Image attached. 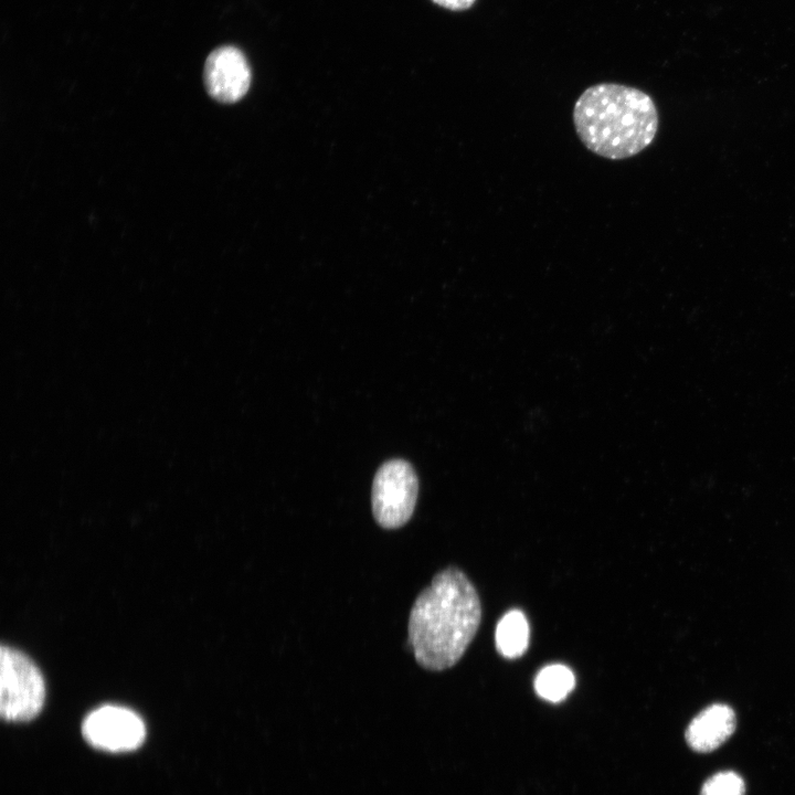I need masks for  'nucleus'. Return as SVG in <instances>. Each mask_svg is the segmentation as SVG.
Masks as SVG:
<instances>
[{"instance_id":"1","label":"nucleus","mask_w":795,"mask_h":795,"mask_svg":"<svg viewBox=\"0 0 795 795\" xmlns=\"http://www.w3.org/2000/svg\"><path fill=\"white\" fill-rule=\"evenodd\" d=\"M481 621L476 589L463 571L448 566L434 575L410 612L407 644L424 669L442 671L463 657Z\"/></svg>"},{"instance_id":"2","label":"nucleus","mask_w":795,"mask_h":795,"mask_svg":"<svg viewBox=\"0 0 795 795\" xmlns=\"http://www.w3.org/2000/svg\"><path fill=\"white\" fill-rule=\"evenodd\" d=\"M573 123L582 144L611 160L636 156L654 141L659 116L645 92L616 83L587 87L573 107Z\"/></svg>"},{"instance_id":"3","label":"nucleus","mask_w":795,"mask_h":795,"mask_svg":"<svg viewBox=\"0 0 795 795\" xmlns=\"http://www.w3.org/2000/svg\"><path fill=\"white\" fill-rule=\"evenodd\" d=\"M0 714L10 722L35 718L45 699V683L40 669L21 651L1 646Z\"/></svg>"},{"instance_id":"4","label":"nucleus","mask_w":795,"mask_h":795,"mask_svg":"<svg viewBox=\"0 0 795 795\" xmlns=\"http://www.w3.org/2000/svg\"><path fill=\"white\" fill-rule=\"evenodd\" d=\"M418 492L416 474L407 462L392 459L377 471L371 492L372 513L384 529L404 526L412 517Z\"/></svg>"},{"instance_id":"5","label":"nucleus","mask_w":795,"mask_h":795,"mask_svg":"<svg viewBox=\"0 0 795 795\" xmlns=\"http://www.w3.org/2000/svg\"><path fill=\"white\" fill-rule=\"evenodd\" d=\"M85 741L107 752L138 749L146 738L142 719L132 710L119 706H103L86 716L82 724Z\"/></svg>"},{"instance_id":"6","label":"nucleus","mask_w":795,"mask_h":795,"mask_svg":"<svg viewBox=\"0 0 795 795\" xmlns=\"http://www.w3.org/2000/svg\"><path fill=\"white\" fill-rule=\"evenodd\" d=\"M251 68L243 52L231 45L212 51L204 64L203 80L209 95L220 103L240 100L251 85Z\"/></svg>"},{"instance_id":"7","label":"nucleus","mask_w":795,"mask_h":795,"mask_svg":"<svg viewBox=\"0 0 795 795\" xmlns=\"http://www.w3.org/2000/svg\"><path fill=\"white\" fill-rule=\"evenodd\" d=\"M734 710L717 702L702 709L688 724L685 733L688 745L696 752L707 753L721 746L735 731Z\"/></svg>"},{"instance_id":"8","label":"nucleus","mask_w":795,"mask_h":795,"mask_svg":"<svg viewBox=\"0 0 795 795\" xmlns=\"http://www.w3.org/2000/svg\"><path fill=\"white\" fill-rule=\"evenodd\" d=\"M498 653L509 659L524 654L529 645V624L521 611L511 610L497 624L495 633Z\"/></svg>"},{"instance_id":"9","label":"nucleus","mask_w":795,"mask_h":795,"mask_svg":"<svg viewBox=\"0 0 795 795\" xmlns=\"http://www.w3.org/2000/svg\"><path fill=\"white\" fill-rule=\"evenodd\" d=\"M574 685L575 677L572 670L560 664L542 668L534 679L536 692L550 702L562 701L572 691Z\"/></svg>"},{"instance_id":"10","label":"nucleus","mask_w":795,"mask_h":795,"mask_svg":"<svg viewBox=\"0 0 795 795\" xmlns=\"http://www.w3.org/2000/svg\"><path fill=\"white\" fill-rule=\"evenodd\" d=\"M742 777L732 771L719 772L706 781L700 795H744Z\"/></svg>"},{"instance_id":"11","label":"nucleus","mask_w":795,"mask_h":795,"mask_svg":"<svg viewBox=\"0 0 795 795\" xmlns=\"http://www.w3.org/2000/svg\"><path fill=\"white\" fill-rule=\"evenodd\" d=\"M439 7L452 11H463L471 8L476 0H432Z\"/></svg>"}]
</instances>
